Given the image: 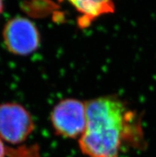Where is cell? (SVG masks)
<instances>
[{
	"label": "cell",
	"mask_w": 156,
	"mask_h": 157,
	"mask_svg": "<svg viewBox=\"0 0 156 157\" xmlns=\"http://www.w3.org/2000/svg\"><path fill=\"white\" fill-rule=\"evenodd\" d=\"M87 124L79 147L87 157H119L124 147L145 145L141 117L123 100L105 96L86 102Z\"/></svg>",
	"instance_id": "1"
},
{
	"label": "cell",
	"mask_w": 156,
	"mask_h": 157,
	"mask_svg": "<svg viewBox=\"0 0 156 157\" xmlns=\"http://www.w3.org/2000/svg\"><path fill=\"white\" fill-rule=\"evenodd\" d=\"M34 120L26 108L16 102L0 104V138L11 146H19L34 132Z\"/></svg>",
	"instance_id": "2"
},
{
	"label": "cell",
	"mask_w": 156,
	"mask_h": 157,
	"mask_svg": "<svg viewBox=\"0 0 156 157\" xmlns=\"http://www.w3.org/2000/svg\"><path fill=\"white\" fill-rule=\"evenodd\" d=\"M50 121L56 134L61 137H81L87 124L86 103L73 98L62 100L53 107Z\"/></svg>",
	"instance_id": "3"
},
{
	"label": "cell",
	"mask_w": 156,
	"mask_h": 157,
	"mask_svg": "<svg viewBox=\"0 0 156 157\" xmlns=\"http://www.w3.org/2000/svg\"><path fill=\"white\" fill-rule=\"evenodd\" d=\"M2 42L8 52L26 56L39 47L41 38L37 26L30 19L16 16L8 20L2 30Z\"/></svg>",
	"instance_id": "4"
},
{
	"label": "cell",
	"mask_w": 156,
	"mask_h": 157,
	"mask_svg": "<svg viewBox=\"0 0 156 157\" xmlns=\"http://www.w3.org/2000/svg\"><path fill=\"white\" fill-rule=\"evenodd\" d=\"M81 14L79 25L89 26L96 18L104 14L112 13L115 10L114 0H68Z\"/></svg>",
	"instance_id": "5"
},
{
	"label": "cell",
	"mask_w": 156,
	"mask_h": 157,
	"mask_svg": "<svg viewBox=\"0 0 156 157\" xmlns=\"http://www.w3.org/2000/svg\"><path fill=\"white\" fill-rule=\"evenodd\" d=\"M7 157H43L37 144L26 146H9Z\"/></svg>",
	"instance_id": "6"
},
{
	"label": "cell",
	"mask_w": 156,
	"mask_h": 157,
	"mask_svg": "<svg viewBox=\"0 0 156 157\" xmlns=\"http://www.w3.org/2000/svg\"><path fill=\"white\" fill-rule=\"evenodd\" d=\"M8 148L9 146L6 145L5 142L0 138V157L8 156Z\"/></svg>",
	"instance_id": "7"
},
{
	"label": "cell",
	"mask_w": 156,
	"mask_h": 157,
	"mask_svg": "<svg viewBox=\"0 0 156 157\" xmlns=\"http://www.w3.org/2000/svg\"><path fill=\"white\" fill-rule=\"evenodd\" d=\"M4 10V1L3 0H0V16L2 14Z\"/></svg>",
	"instance_id": "8"
}]
</instances>
